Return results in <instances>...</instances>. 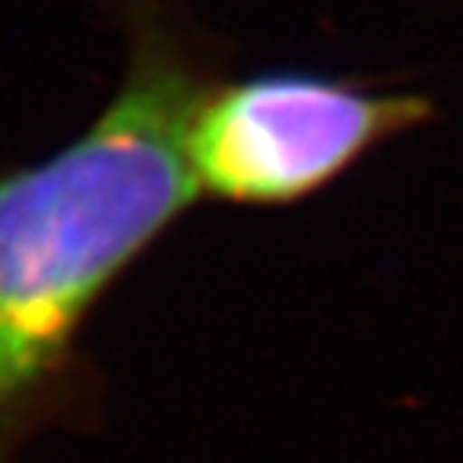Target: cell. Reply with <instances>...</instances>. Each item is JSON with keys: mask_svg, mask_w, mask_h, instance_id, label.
<instances>
[{"mask_svg": "<svg viewBox=\"0 0 463 463\" xmlns=\"http://www.w3.org/2000/svg\"><path fill=\"white\" fill-rule=\"evenodd\" d=\"M129 65L80 136L0 171V463L97 412L84 332L100 303L200 200L187 132L225 49L181 0H109Z\"/></svg>", "mask_w": 463, "mask_h": 463, "instance_id": "obj_1", "label": "cell"}, {"mask_svg": "<svg viewBox=\"0 0 463 463\" xmlns=\"http://www.w3.org/2000/svg\"><path fill=\"white\" fill-rule=\"evenodd\" d=\"M434 116L425 90H380L347 74L268 68L222 78L190 123V174L200 200L289 210Z\"/></svg>", "mask_w": 463, "mask_h": 463, "instance_id": "obj_2", "label": "cell"}]
</instances>
